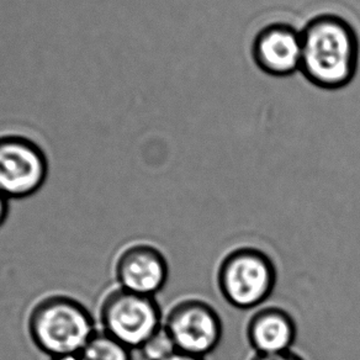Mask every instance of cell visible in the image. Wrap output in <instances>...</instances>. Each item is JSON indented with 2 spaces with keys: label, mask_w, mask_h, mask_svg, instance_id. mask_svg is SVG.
<instances>
[{
  "label": "cell",
  "mask_w": 360,
  "mask_h": 360,
  "mask_svg": "<svg viewBox=\"0 0 360 360\" xmlns=\"http://www.w3.org/2000/svg\"><path fill=\"white\" fill-rule=\"evenodd\" d=\"M301 75L323 90L343 89L359 65V37L353 25L335 14H320L301 29Z\"/></svg>",
  "instance_id": "1"
},
{
  "label": "cell",
  "mask_w": 360,
  "mask_h": 360,
  "mask_svg": "<svg viewBox=\"0 0 360 360\" xmlns=\"http://www.w3.org/2000/svg\"><path fill=\"white\" fill-rule=\"evenodd\" d=\"M27 330L34 345L46 354H79L96 333L89 310L70 296L51 295L30 311Z\"/></svg>",
  "instance_id": "2"
},
{
  "label": "cell",
  "mask_w": 360,
  "mask_h": 360,
  "mask_svg": "<svg viewBox=\"0 0 360 360\" xmlns=\"http://www.w3.org/2000/svg\"><path fill=\"white\" fill-rule=\"evenodd\" d=\"M276 284V268L269 255L250 245L232 250L217 269V285L230 305L250 310L271 295Z\"/></svg>",
  "instance_id": "3"
},
{
  "label": "cell",
  "mask_w": 360,
  "mask_h": 360,
  "mask_svg": "<svg viewBox=\"0 0 360 360\" xmlns=\"http://www.w3.org/2000/svg\"><path fill=\"white\" fill-rule=\"evenodd\" d=\"M163 320L155 296L117 288L101 301L103 330L130 349H140L163 326Z\"/></svg>",
  "instance_id": "4"
},
{
  "label": "cell",
  "mask_w": 360,
  "mask_h": 360,
  "mask_svg": "<svg viewBox=\"0 0 360 360\" xmlns=\"http://www.w3.org/2000/svg\"><path fill=\"white\" fill-rule=\"evenodd\" d=\"M163 325L176 349L200 358L217 348L224 333L217 311L209 302L196 297L178 301L172 306Z\"/></svg>",
  "instance_id": "5"
},
{
  "label": "cell",
  "mask_w": 360,
  "mask_h": 360,
  "mask_svg": "<svg viewBox=\"0 0 360 360\" xmlns=\"http://www.w3.org/2000/svg\"><path fill=\"white\" fill-rule=\"evenodd\" d=\"M49 162L35 142L21 136L0 137V193L9 199L34 195L44 186Z\"/></svg>",
  "instance_id": "6"
},
{
  "label": "cell",
  "mask_w": 360,
  "mask_h": 360,
  "mask_svg": "<svg viewBox=\"0 0 360 360\" xmlns=\"http://www.w3.org/2000/svg\"><path fill=\"white\" fill-rule=\"evenodd\" d=\"M252 58L265 75L284 78L300 73L301 30L286 22H273L258 31L252 42Z\"/></svg>",
  "instance_id": "7"
},
{
  "label": "cell",
  "mask_w": 360,
  "mask_h": 360,
  "mask_svg": "<svg viewBox=\"0 0 360 360\" xmlns=\"http://www.w3.org/2000/svg\"><path fill=\"white\" fill-rule=\"evenodd\" d=\"M169 266L163 252L150 243H134L121 250L115 263L119 288L155 296L168 281Z\"/></svg>",
  "instance_id": "8"
},
{
  "label": "cell",
  "mask_w": 360,
  "mask_h": 360,
  "mask_svg": "<svg viewBox=\"0 0 360 360\" xmlns=\"http://www.w3.org/2000/svg\"><path fill=\"white\" fill-rule=\"evenodd\" d=\"M296 333L294 317L279 306L255 311L247 325V338L255 354L289 352L295 343Z\"/></svg>",
  "instance_id": "9"
},
{
  "label": "cell",
  "mask_w": 360,
  "mask_h": 360,
  "mask_svg": "<svg viewBox=\"0 0 360 360\" xmlns=\"http://www.w3.org/2000/svg\"><path fill=\"white\" fill-rule=\"evenodd\" d=\"M120 340L96 330L80 352L82 360H132V352Z\"/></svg>",
  "instance_id": "10"
},
{
  "label": "cell",
  "mask_w": 360,
  "mask_h": 360,
  "mask_svg": "<svg viewBox=\"0 0 360 360\" xmlns=\"http://www.w3.org/2000/svg\"><path fill=\"white\" fill-rule=\"evenodd\" d=\"M139 350L145 360H163L178 349L169 332L163 325Z\"/></svg>",
  "instance_id": "11"
},
{
  "label": "cell",
  "mask_w": 360,
  "mask_h": 360,
  "mask_svg": "<svg viewBox=\"0 0 360 360\" xmlns=\"http://www.w3.org/2000/svg\"><path fill=\"white\" fill-rule=\"evenodd\" d=\"M250 360H304L294 352H283L276 354H255Z\"/></svg>",
  "instance_id": "12"
},
{
  "label": "cell",
  "mask_w": 360,
  "mask_h": 360,
  "mask_svg": "<svg viewBox=\"0 0 360 360\" xmlns=\"http://www.w3.org/2000/svg\"><path fill=\"white\" fill-rule=\"evenodd\" d=\"M9 198H6L3 193H0V227L6 224L9 216Z\"/></svg>",
  "instance_id": "13"
},
{
  "label": "cell",
  "mask_w": 360,
  "mask_h": 360,
  "mask_svg": "<svg viewBox=\"0 0 360 360\" xmlns=\"http://www.w3.org/2000/svg\"><path fill=\"white\" fill-rule=\"evenodd\" d=\"M163 360H204V358L196 356V355L186 354V353L176 350L175 353Z\"/></svg>",
  "instance_id": "14"
},
{
  "label": "cell",
  "mask_w": 360,
  "mask_h": 360,
  "mask_svg": "<svg viewBox=\"0 0 360 360\" xmlns=\"http://www.w3.org/2000/svg\"><path fill=\"white\" fill-rule=\"evenodd\" d=\"M51 360H82V358H80V354H65L52 356Z\"/></svg>",
  "instance_id": "15"
}]
</instances>
